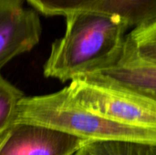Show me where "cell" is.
Wrapping results in <instances>:
<instances>
[{"instance_id": "cell-1", "label": "cell", "mask_w": 156, "mask_h": 155, "mask_svg": "<svg viewBox=\"0 0 156 155\" xmlns=\"http://www.w3.org/2000/svg\"><path fill=\"white\" fill-rule=\"evenodd\" d=\"M121 16L80 12L66 16V31L51 46L44 75L65 82L110 69L120 60L125 32Z\"/></svg>"}, {"instance_id": "cell-2", "label": "cell", "mask_w": 156, "mask_h": 155, "mask_svg": "<svg viewBox=\"0 0 156 155\" xmlns=\"http://www.w3.org/2000/svg\"><path fill=\"white\" fill-rule=\"evenodd\" d=\"M15 122L41 124L88 142L122 141L156 145V131L122 125L95 115L78 104L65 88L48 95L25 96Z\"/></svg>"}, {"instance_id": "cell-3", "label": "cell", "mask_w": 156, "mask_h": 155, "mask_svg": "<svg viewBox=\"0 0 156 155\" xmlns=\"http://www.w3.org/2000/svg\"><path fill=\"white\" fill-rule=\"evenodd\" d=\"M65 89L78 104L95 115L122 125L156 131L155 99L84 78L74 79Z\"/></svg>"}, {"instance_id": "cell-4", "label": "cell", "mask_w": 156, "mask_h": 155, "mask_svg": "<svg viewBox=\"0 0 156 155\" xmlns=\"http://www.w3.org/2000/svg\"><path fill=\"white\" fill-rule=\"evenodd\" d=\"M88 141L32 122H15L0 138V155H75Z\"/></svg>"}, {"instance_id": "cell-5", "label": "cell", "mask_w": 156, "mask_h": 155, "mask_svg": "<svg viewBox=\"0 0 156 155\" xmlns=\"http://www.w3.org/2000/svg\"><path fill=\"white\" fill-rule=\"evenodd\" d=\"M41 33L38 13L25 7L24 0H0V70L37 46Z\"/></svg>"}, {"instance_id": "cell-6", "label": "cell", "mask_w": 156, "mask_h": 155, "mask_svg": "<svg viewBox=\"0 0 156 155\" xmlns=\"http://www.w3.org/2000/svg\"><path fill=\"white\" fill-rule=\"evenodd\" d=\"M47 16L80 12H96L118 16L130 26L137 27L156 19V0H26Z\"/></svg>"}, {"instance_id": "cell-7", "label": "cell", "mask_w": 156, "mask_h": 155, "mask_svg": "<svg viewBox=\"0 0 156 155\" xmlns=\"http://www.w3.org/2000/svg\"><path fill=\"white\" fill-rule=\"evenodd\" d=\"M82 78L133 90L156 100V67L139 59L125 44L116 65Z\"/></svg>"}, {"instance_id": "cell-8", "label": "cell", "mask_w": 156, "mask_h": 155, "mask_svg": "<svg viewBox=\"0 0 156 155\" xmlns=\"http://www.w3.org/2000/svg\"><path fill=\"white\" fill-rule=\"evenodd\" d=\"M125 46L139 59L156 67V19L134 27L125 38Z\"/></svg>"}, {"instance_id": "cell-9", "label": "cell", "mask_w": 156, "mask_h": 155, "mask_svg": "<svg viewBox=\"0 0 156 155\" xmlns=\"http://www.w3.org/2000/svg\"><path fill=\"white\" fill-rule=\"evenodd\" d=\"M150 146L122 141L88 142L75 155H149Z\"/></svg>"}, {"instance_id": "cell-10", "label": "cell", "mask_w": 156, "mask_h": 155, "mask_svg": "<svg viewBox=\"0 0 156 155\" xmlns=\"http://www.w3.org/2000/svg\"><path fill=\"white\" fill-rule=\"evenodd\" d=\"M24 93L0 74V138L15 123Z\"/></svg>"}, {"instance_id": "cell-11", "label": "cell", "mask_w": 156, "mask_h": 155, "mask_svg": "<svg viewBox=\"0 0 156 155\" xmlns=\"http://www.w3.org/2000/svg\"><path fill=\"white\" fill-rule=\"evenodd\" d=\"M149 155H156V145H151L150 146Z\"/></svg>"}]
</instances>
